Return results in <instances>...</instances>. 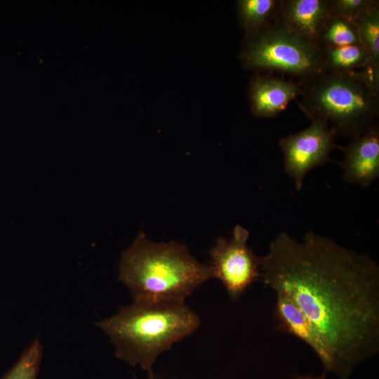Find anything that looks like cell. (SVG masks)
Segmentation results:
<instances>
[{
	"label": "cell",
	"mask_w": 379,
	"mask_h": 379,
	"mask_svg": "<svg viewBox=\"0 0 379 379\" xmlns=\"http://www.w3.org/2000/svg\"><path fill=\"white\" fill-rule=\"evenodd\" d=\"M343 179L366 187L379 177V126L375 123L343 147Z\"/></svg>",
	"instance_id": "cell-8"
},
{
	"label": "cell",
	"mask_w": 379,
	"mask_h": 379,
	"mask_svg": "<svg viewBox=\"0 0 379 379\" xmlns=\"http://www.w3.org/2000/svg\"><path fill=\"white\" fill-rule=\"evenodd\" d=\"M378 2V0H330V15L354 21Z\"/></svg>",
	"instance_id": "cell-17"
},
{
	"label": "cell",
	"mask_w": 379,
	"mask_h": 379,
	"mask_svg": "<svg viewBox=\"0 0 379 379\" xmlns=\"http://www.w3.org/2000/svg\"><path fill=\"white\" fill-rule=\"evenodd\" d=\"M301 88L296 81L255 73L248 85L251 112L258 118H274L300 95Z\"/></svg>",
	"instance_id": "cell-9"
},
{
	"label": "cell",
	"mask_w": 379,
	"mask_h": 379,
	"mask_svg": "<svg viewBox=\"0 0 379 379\" xmlns=\"http://www.w3.org/2000/svg\"><path fill=\"white\" fill-rule=\"evenodd\" d=\"M274 317L280 330L306 343L324 366L327 353L320 336L302 312L284 294L276 293Z\"/></svg>",
	"instance_id": "cell-11"
},
{
	"label": "cell",
	"mask_w": 379,
	"mask_h": 379,
	"mask_svg": "<svg viewBox=\"0 0 379 379\" xmlns=\"http://www.w3.org/2000/svg\"><path fill=\"white\" fill-rule=\"evenodd\" d=\"M330 15V0H281L276 20L289 31L317 42Z\"/></svg>",
	"instance_id": "cell-10"
},
{
	"label": "cell",
	"mask_w": 379,
	"mask_h": 379,
	"mask_svg": "<svg viewBox=\"0 0 379 379\" xmlns=\"http://www.w3.org/2000/svg\"><path fill=\"white\" fill-rule=\"evenodd\" d=\"M281 0H239L236 11L240 26L246 34L260 30L277 17Z\"/></svg>",
	"instance_id": "cell-12"
},
{
	"label": "cell",
	"mask_w": 379,
	"mask_h": 379,
	"mask_svg": "<svg viewBox=\"0 0 379 379\" xmlns=\"http://www.w3.org/2000/svg\"><path fill=\"white\" fill-rule=\"evenodd\" d=\"M322 49L324 72H352L370 64V55L361 45Z\"/></svg>",
	"instance_id": "cell-13"
},
{
	"label": "cell",
	"mask_w": 379,
	"mask_h": 379,
	"mask_svg": "<svg viewBox=\"0 0 379 379\" xmlns=\"http://www.w3.org/2000/svg\"><path fill=\"white\" fill-rule=\"evenodd\" d=\"M300 109L337 134L350 138L375 123L379 114V66L324 72L301 83Z\"/></svg>",
	"instance_id": "cell-4"
},
{
	"label": "cell",
	"mask_w": 379,
	"mask_h": 379,
	"mask_svg": "<svg viewBox=\"0 0 379 379\" xmlns=\"http://www.w3.org/2000/svg\"><path fill=\"white\" fill-rule=\"evenodd\" d=\"M337 133L327 123L311 120L308 127L281 138L279 145L284 157V169L300 191L307 173L329 161Z\"/></svg>",
	"instance_id": "cell-7"
},
{
	"label": "cell",
	"mask_w": 379,
	"mask_h": 379,
	"mask_svg": "<svg viewBox=\"0 0 379 379\" xmlns=\"http://www.w3.org/2000/svg\"><path fill=\"white\" fill-rule=\"evenodd\" d=\"M241 65L255 73L278 72L303 83L324 72L323 49L274 20L246 34L239 53Z\"/></svg>",
	"instance_id": "cell-5"
},
{
	"label": "cell",
	"mask_w": 379,
	"mask_h": 379,
	"mask_svg": "<svg viewBox=\"0 0 379 379\" xmlns=\"http://www.w3.org/2000/svg\"><path fill=\"white\" fill-rule=\"evenodd\" d=\"M42 357L43 346L35 339L1 379H37Z\"/></svg>",
	"instance_id": "cell-16"
},
{
	"label": "cell",
	"mask_w": 379,
	"mask_h": 379,
	"mask_svg": "<svg viewBox=\"0 0 379 379\" xmlns=\"http://www.w3.org/2000/svg\"><path fill=\"white\" fill-rule=\"evenodd\" d=\"M208 265L175 241L155 243L140 232L121 254L119 279L134 302H185L199 286L211 279Z\"/></svg>",
	"instance_id": "cell-2"
},
{
	"label": "cell",
	"mask_w": 379,
	"mask_h": 379,
	"mask_svg": "<svg viewBox=\"0 0 379 379\" xmlns=\"http://www.w3.org/2000/svg\"><path fill=\"white\" fill-rule=\"evenodd\" d=\"M317 43L322 48L361 45L354 22L334 15H329L325 20Z\"/></svg>",
	"instance_id": "cell-14"
},
{
	"label": "cell",
	"mask_w": 379,
	"mask_h": 379,
	"mask_svg": "<svg viewBox=\"0 0 379 379\" xmlns=\"http://www.w3.org/2000/svg\"><path fill=\"white\" fill-rule=\"evenodd\" d=\"M148 379H155L153 374H152V373H149Z\"/></svg>",
	"instance_id": "cell-19"
},
{
	"label": "cell",
	"mask_w": 379,
	"mask_h": 379,
	"mask_svg": "<svg viewBox=\"0 0 379 379\" xmlns=\"http://www.w3.org/2000/svg\"><path fill=\"white\" fill-rule=\"evenodd\" d=\"M361 45L368 52L370 65L379 66V2L353 21Z\"/></svg>",
	"instance_id": "cell-15"
},
{
	"label": "cell",
	"mask_w": 379,
	"mask_h": 379,
	"mask_svg": "<svg viewBox=\"0 0 379 379\" xmlns=\"http://www.w3.org/2000/svg\"><path fill=\"white\" fill-rule=\"evenodd\" d=\"M200 319L185 302H134L97 325L110 338L115 356L152 373L158 356L193 333Z\"/></svg>",
	"instance_id": "cell-3"
},
{
	"label": "cell",
	"mask_w": 379,
	"mask_h": 379,
	"mask_svg": "<svg viewBox=\"0 0 379 379\" xmlns=\"http://www.w3.org/2000/svg\"><path fill=\"white\" fill-rule=\"evenodd\" d=\"M260 258V279L288 297L320 336L324 374L349 379L378 354L379 266L370 255L314 232L298 241L282 231Z\"/></svg>",
	"instance_id": "cell-1"
},
{
	"label": "cell",
	"mask_w": 379,
	"mask_h": 379,
	"mask_svg": "<svg viewBox=\"0 0 379 379\" xmlns=\"http://www.w3.org/2000/svg\"><path fill=\"white\" fill-rule=\"evenodd\" d=\"M293 379H326V374H323L321 376L312 375H296Z\"/></svg>",
	"instance_id": "cell-18"
},
{
	"label": "cell",
	"mask_w": 379,
	"mask_h": 379,
	"mask_svg": "<svg viewBox=\"0 0 379 379\" xmlns=\"http://www.w3.org/2000/svg\"><path fill=\"white\" fill-rule=\"evenodd\" d=\"M249 231L237 225L230 239L220 237L210 251L212 278L218 279L233 300L260 278V258L249 248Z\"/></svg>",
	"instance_id": "cell-6"
}]
</instances>
